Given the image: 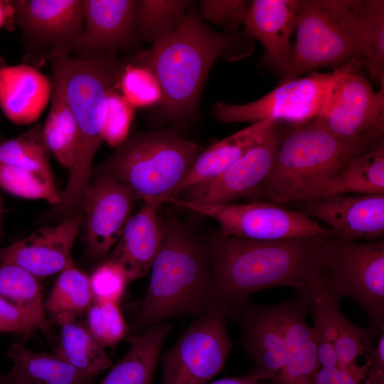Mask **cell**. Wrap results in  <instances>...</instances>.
Returning <instances> with one entry per match:
<instances>
[{
    "label": "cell",
    "mask_w": 384,
    "mask_h": 384,
    "mask_svg": "<svg viewBox=\"0 0 384 384\" xmlns=\"http://www.w3.org/2000/svg\"><path fill=\"white\" fill-rule=\"evenodd\" d=\"M301 212L327 223L338 238L372 241L384 236V194H335L300 201Z\"/></svg>",
    "instance_id": "17"
},
{
    "label": "cell",
    "mask_w": 384,
    "mask_h": 384,
    "mask_svg": "<svg viewBox=\"0 0 384 384\" xmlns=\"http://www.w3.org/2000/svg\"><path fill=\"white\" fill-rule=\"evenodd\" d=\"M201 151L196 142L175 128L129 134L92 174L124 183L144 203L158 209Z\"/></svg>",
    "instance_id": "6"
},
{
    "label": "cell",
    "mask_w": 384,
    "mask_h": 384,
    "mask_svg": "<svg viewBox=\"0 0 384 384\" xmlns=\"http://www.w3.org/2000/svg\"><path fill=\"white\" fill-rule=\"evenodd\" d=\"M296 29L291 62L279 84L317 68L334 70L348 62L362 67L335 0H297Z\"/></svg>",
    "instance_id": "8"
},
{
    "label": "cell",
    "mask_w": 384,
    "mask_h": 384,
    "mask_svg": "<svg viewBox=\"0 0 384 384\" xmlns=\"http://www.w3.org/2000/svg\"><path fill=\"white\" fill-rule=\"evenodd\" d=\"M348 18L362 67L384 87V1L348 0Z\"/></svg>",
    "instance_id": "26"
},
{
    "label": "cell",
    "mask_w": 384,
    "mask_h": 384,
    "mask_svg": "<svg viewBox=\"0 0 384 384\" xmlns=\"http://www.w3.org/2000/svg\"><path fill=\"white\" fill-rule=\"evenodd\" d=\"M49 153L41 124L14 138L0 141V163L31 171L53 181Z\"/></svg>",
    "instance_id": "33"
},
{
    "label": "cell",
    "mask_w": 384,
    "mask_h": 384,
    "mask_svg": "<svg viewBox=\"0 0 384 384\" xmlns=\"http://www.w3.org/2000/svg\"><path fill=\"white\" fill-rule=\"evenodd\" d=\"M251 3L245 0H201L199 13L203 18L221 26L227 33H234L240 25H244Z\"/></svg>",
    "instance_id": "41"
},
{
    "label": "cell",
    "mask_w": 384,
    "mask_h": 384,
    "mask_svg": "<svg viewBox=\"0 0 384 384\" xmlns=\"http://www.w3.org/2000/svg\"><path fill=\"white\" fill-rule=\"evenodd\" d=\"M359 68L348 62L334 70L314 125L343 138L384 133V87L375 92Z\"/></svg>",
    "instance_id": "12"
},
{
    "label": "cell",
    "mask_w": 384,
    "mask_h": 384,
    "mask_svg": "<svg viewBox=\"0 0 384 384\" xmlns=\"http://www.w3.org/2000/svg\"><path fill=\"white\" fill-rule=\"evenodd\" d=\"M210 384H260L251 373L243 376L223 378Z\"/></svg>",
    "instance_id": "47"
},
{
    "label": "cell",
    "mask_w": 384,
    "mask_h": 384,
    "mask_svg": "<svg viewBox=\"0 0 384 384\" xmlns=\"http://www.w3.org/2000/svg\"><path fill=\"white\" fill-rule=\"evenodd\" d=\"M0 384H24L20 378L15 373L13 370H10L9 373L1 375Z\"/></svg>",
    "instance_id": "48"
},
{
    "label": "cell",
    "mask_w": 384,
    "mask_h": 384,
    "mask_svg": "<svg viewBox=\"0 0 384 384\" xmlns=\"http://www.w3.org/2000/svg\"><path fill=\"white\" fill-rule=\"evenodd\" d=\"M284 129L279 122L260 143L223 173L193 185L177 198L200 204H225L243 198H255L271 170Z\"/></svg>",
    "instance_id": "14"
},
{
    "label": "cell",
    "mask_w": 384,
    "mask_h": 384,
    "mask_svg": "<svg viewBox=\"0 0 384 384\" xmlns=\"http://www.w3.org/2000/svg\"><path fill=\"white\" fill-rule=\"evenodd\" d=\"M136 197L128 186L105 175H96L90 183L82 203L90 257H102L116 245L133 215Z\"/></svg>",
    "instance_id": "15"
},
{
    "label": "cell",
    "mask_w": 384,
    "mask_h": 384,
    "mask_svg": "<svg viewBox=\"0 0 384 384\" xmlns=\"http://www.w3.org/2000/svg\"><path fill=\"white\" fill-rule=\"evenodd\" d=\"M83 14L84 26L73 58L99 59L139 43L137 0H83Z\"/></svg>",
    "instance_id": "16"
},
{
    "label": "cell",
    "mask_w": 384,
    "mask_h": 384,
    "mask_svg": "<svg viewBox=\"0 0 384 384\" xmlns=\"http://www.w3.org/2000/svg\"><path fill=\"white\" fill-rule=\"evenodd\" d=\"M51 80L53 89L49 112L43 125V139L49 152L70 171L78 150V126L58 83L52 77Z\"/></svg>",
    "instance_id": "29"
},
{
    "label": "cell",
    "mask_w": 384,
    "mask_h": 384,
    "mask_svg": "<svg viewBox=\"0 0 384 384\" xmlns=\"http://www.w3.org/2000/svg\"><path fill=\"white\" fill-rule=\"evenodd\" d=\"M86 312L87 329L102 346H113L125 336L127 326L117 302L94 299Z\"/></svg>",
    "instance_id": "38"
},
{
    "label": "cell",
    "mask_w": 384,
    "mask_h": 384,
    "mask_svg": "<svg viewBox=\"0 0 384 384\" xmlns=\"http://www.w3.org/2000/svg\"><path fill=\"white\" fill-rule=\"evenodd\" d=\"M133 113L134 107L117 88L111 90L107 100L103 142L114 148L120 144L129 135Z\"/></svg>",
    "instance_id": "40"
},
{
    "label": "cell",
    "mask_w": 384,
    "mask_h": 384,
    "mask_svg": "<svg viewBox=\"0 0 384 384\" xmlns=\"http://www.w3.org/2000/svg\"><path fill=\"white\" fill-rule=\"evenodd\" d=\"M286 343V361L279 384H316L320 368L318 338L306 321L307 307L299 300L277 306Z\"/></svg>",
    "instance_id": "22"
},
{
    "label": "cell",
    "mask_w": 384,
    "mask_h": 384,
    "mask_svg": "<svg viewBox=\"0 0 384 384\" xmlns=\"http://www.w3.org/2000/svg\"><path fill=\"white\" fill-rule=\"evenodd\" d=\"M297 0H254L241 33L257 40L264 48L260 64L280 76L292 55L290 39L296 29Z\"/></svg>",
    "instance_id": "19"
},
{
    "label": "cell",
    "mask_w": 384,
    "mask_h": 384,
    "mask_svg": "<svg viewBox=\"0 0 384 384\" xmlns=\"http://www.w3.org/2000/svg\"><path fill=\"white\" fill-rule=\"evenodd\" d=\"M242 331L241 343L255 363L251 374L258 380L279 384L286 361V343L277 306H250L235 311Z\"/></svg>",
    "instance_id": "20"
},
{
    "label": "cell",
    "mask_w": 384,
    "mask_h": 384,
    "mask_svg": "<svg viewBox=\"0 0 384 384\" xmlns=\"http://www.w3.org/2000/svg\"><path fill=\"white\" fill-rule=\"evenodd\" d=\"M117 90L134 107L159 104L161 92L159 84L146 68L121 60Z\"/></svg>",
    "instance_id": "37"
},
{
    "label": "cell",
    "mask_w": 384,
    "mask_h": 384,
    "mask_svg": "<svg viewBox=\"0 0 384 384\" xmlns=\"http://www.w3.org/2000/svg\"><path fill=\"white\" fill-rule=\"evenodd\" d=\"M191 3L186 0L137 1L138 42L154 44L167 37L178 28Z\"/></svg>",
    "instance_id": "34"
},
{
    "label": "cell",
    "mask_w": 384,
    "mask_h": 384,
    "mask_svg": "<svg viewBox=\"0 0 384 384\" xmlns=\"http://www.w3.org/2000/svg\"><path fill=\"white\" fill-rule=\"evenodd\" d=\"M82 217L38 228L27 237L0 247V262L16 265L37 279L61 272L74 265L72 248Z\"/></svg>",
    "instance_id": "18"
},
{
    "label": "cell",
    "mask_w": 384,
    "mask_h": 384,
    "mask_svg": "<svg viewBox=\"0 0 384 384\" xmlns=\"http://www.w3.org/2000/svg\"><path fill=\"white\" fill-rule=\"evenodd\" d=\"M38 279L16 265L0 262V297L20 307L45 315Z\"/></svg>",
    "instance_id": "35"
},
{
    "label": "cell",
    "mask_w": 384,
    "mask_h": 384,
    "mask_svg": "<svg viewBox=\"0 0 384 384\" xmlns=\"http://www.w3.org/2000/svg\"><path fill=\"white\" fill-rule=\"evenodd\" d=\"M244 36L213 30L190 9L173 33L125 59L146 68L156 80L164 118L174 126L186 125L198 116L200 96L215 61L223 55L239 59L250 53L239 48Z\"/></svg>",
    "instance_id": "2"
},
{
    "label": "cell",
    "mask_w": 384,
    "mask_h": 384,
    "mask_svg": "<svg viewBox=\"0 0 384 384\" xmlns=\"http://www.w3.org/2000/svg\"><path fill=\"white\" fill-rule=\"evenodd\" d=\"M324 286L356 301L370 317L369 328L384 329V238L344 240L327 234L320 250Z\"/></svg>",
    "instance_id": "7"
},
{
    "label": "cell",
    "mask_w": 384,
    "mask_h": 384,
    "mask_svg": "<svg viewBox=\"0 0 384 384\" xmlns=\"http://www.w3.org/2000/svg\"><path fill=\"white\" fill-rule=\"evenodd\" d=\"M93 299L89 277L73 265L60 272L44 308L61 325L76 321Z\"/></svg>",
    "instance_id": "31"
},
{
    "label": "cell",
    "mask_w": 384,
    "mask_h": 384,
    "mask_svg": "<svg viewBox=\"0 0 384 384\" xmlns=\"http://www.w3.org/2000/svg\"><path fill=\"white\" fill-rule=\"evenodd\" d=\"M380 331H375L369 327L360 328L343 316L334 343L337 366L350 369L358 368L356 359L361 356H367L376 334Z\"/></svg>",
    "instance_id": "39"
},
{
    "label": "cell",
    "mask_w": 384,
    "mask_h": 384,
    "mask_svg": "<svg viewBox=\"0 0 384 384\" xmlns=\"http://www.w3.org/2000/svg\"><path fill=\"white\" fill-rule=\"evenodd\" d=\"M228 318L215 306L190 324L162 356L163 384H207L221 370L233 346Z\"/></svg>",
    "instance_id": "10"
},
{
    "label": "cell",
    "mask_w": 384,
    "mask_h": 384,
    "mask_svg": "<svg viewBox=\"0 0 384 384\" xmlns=\"http://www.w3.org/2000/svg\"><path fill=\"white\" fill-rule=\"evenodd\" d=\"M1 217H2V201L0 197V232H1Z\"/></svg>",
    "instance_id": "49"
},
{
    "label": "cell",
    "mask_w": 384,
    "mask_h": 384,
    "mask_svg": "<svg viewBox=\"0 0 384 384\" xmlns=\"http://www.w3.org/2000/svg\"><path fill=\"white\" fill-rule=\"evenodd\" d=\"M341 193L384 194V139L353 157L338 174L303 193L295 201Z\"/></svg>",
    "instance_id": "25"
},
{
    "label": "cell",
    "mask_w": 384,
    "mask_h": 384,
    "mask_svg": "<svg viewBox=\"0 0 384 384\" xmlns=\"http://www.w3.org/2000/svg\"><path fill=\"white\" fill-rule=\"evenodd\" d=\"M260 384H262V383H260Z\"/></svg>",
    "instance_id": "50"
},
{
    "label": "cell",
    "mask_w": 384,
    "mask_h": 384,
    "mask_svg": "<svg viewBox=\"0 0 384 384\" xmlns=\"http://www.w3.org/2000/svg\"><path fill=\"white\" fill-rule=\"evenodd\" d=\"M300 299V298H299ZM309 309L318 338L317 356L323 368L337 366L334 343L343 314L341 297L323 286L300 299Z\"/></svg>",
    "instance_id": "32"
},
{
    "label": "cell",
    "mask_w": 384,
    "mask_h": 384,
    "mask_svg": "<svg viewBox=\"0 0 384 384\" xmlns=\"http://www.w3.org/2000/svg\"><path fill=\"white\" fill-rule=\"evenodd\" d=\"M46 315L16 306L0 297V332L21 333L46 326Z\"/></svg>",
    "instance_id": "43"
},
{
    "label": "cell",
    "mask_w": 384,
    "mask_h": 384,
    "mask_svg": "<svg viewBox=\"0 0 384 384\" xmlns=\"http://www.w3.org/2000/svg\"><path fill=\"white\" fill-rule=\"evenodd\" d=\"M89 280L95 299L117 303L129 284L124 269L110 259L95 268Z\"/></svg>",
    "instance_id": "42"
},
{
    "label": "cell",
    "mask_w": 384,
    "mask_h": 384,
    "mask_svg": "<svg viewBox=\"0 0 384 384\" xmlns=\"http://www.w3.org/2000/svg\"><path fill=\"white\" fill-rule=\"evenodd\" d=\"M14 14L12 0H0V28L14 25Z\"/></svg>",
    "instance_id": "46"
},
{
    "label": "cell",
    "mask_w": 384,
    "mask_h": 384,
    "mask_svg": "<svg viewBox=\"0 0 384 384\" xmlns=\"http://www.w3.org/2000/svg\"><path fill=\"white\" fill-rule=\"evenodd\" d=\"M52 89L51 78L35 66L0 65V109L15 124L35 122L50 102Z\"/></svg>",
    "instance_id": "21"
},
{
    "label": "cell",
    "mask_w": 384,
    "mask_h": 384,
    "mask_svg": "<svg viewBox=\"0 0 384 384\" xmlns=\"http://www.w3.org/2000/svg\"><path fill=\"white\" fill-rule=\"evenodd\" d=\"M14 25L38 68L50 56L71 57L84 26L83 0H12Z\"/></svg>",
    "instance_id": "11"
},
{
    "label": "cell",
    "mask_w": 384,
    "mask_h": 384,
    "mask_svg": "<svg viewBox=\"0 0 384 384\" xmlns=\"http://www.w3.org/2000/svg\"><path fill=\"white\" fill-rule=\"evenodd\" d=\"M8 356L11 369L24 384H94L95 376L80 372L55 354L33 351L21 343L11 344Z\"/></svg>",
    "instance_id": "28"
},
{
    "label": "cell",
    "mask_w": 384,
    "mask_h": 384,
    "mask_svg": "<svg viewBox=\"0 0 384 384\" xmlns=\"http://www.w3.org/2000/svg\"><path fill=\"white\" fill-rule=\"evenodd\" d=\"M384 139V133L343 138L311 121L284 127L270 173L255 198L279 204L294 201L311 188L341 171L356 156Z\"/></svg>",
    "instance_id": "5"
},
{
    "label": "cell",
    "mask_w": 384,
    "mask_h": 384,
    "mask_svg": "<svg viewBox=\"0 0 384 384\" xmlns=\"http://www.w3.org/2000/svg\"><path fill=\"white\" fill-rule=\"evenodd\" d=\"M366 356L364 369L367 384H383L384 382V330L375 340Z\"/></svg>",
    "instance_id": "45"
},
{
    "label": "cell",
    "mask_w": 384,
    "mask_h": 384,
    "mask_svg": "<svg viewBox=\"0 0 384 384\" xmlns=\"http://www.w3.org/2000/svg\"><path fill=\"white\" fill-rule=\"evenodd\" d=\"M60 340L55 355L80 372L96 377L113 363L102 346L76 321L60 325Z\"/></svg>",
    "instance_id": "30"
},
{
    "label": "cell",
    "mask_w": 384,
    "mask_h": 384,
    "mask_svg": "<svg viewBox=\"0 0 384 384\" xmlns=\"http://www.w3.org/2000/svg\"><path fill=\"white\" fill-rule=\"evenodd\" d=\"M170 204L209 217L228 236L257 240L303 238L332 233L301 211L263 201L247 203L200 204L179 198H166Z\"/></svg>",
    "instance_id": "9"
},
{
    "label": "cell",
    "mask_w": 384,
    "mask_h": 384,
    "mask_svg": "<svg viewBox=\"0 0 384 384\" xmlns=\"http://www.w3.org/2000/svg\"><path fill=\"white\" fill-rule=\"evenodd\" d=\"M171 330L164 321L131 336L126 354L98 384H152L163 343Z\"/></svg>",
    "instance_id": "27"
},
{
    "label": "cell",
    "mask_w": 384,
    "mask_h": 384,
    "mask_svg": "<svg viewBox=\"0 0 384 384\" xmlns=\"http://www.w3.org/2000/svg\"><path fill=\"white\" fill-rule=\"evenodd\" d=\"M316 384H367L366 373L362 366L356 369L321 367Z\"/></svg>",
    "instance_id": "44"
},
{
    "label": "cell",
    "mask_w": 384,
    "mask_h": 384,
    "mask_svg": "<svg viewBox=\"0 0 384 384\" xmlns=\"http://www.w3.org/2000/svg\"><path fill=\"white\" fill-rule=\"evenodd\" d=\"M164 234V219L157 208L144 203L129 219L109 258L121 265L129 283L150 271Z\"/></svg>",
    "instance_id": "23"
},
{
    "label": "cell",
    "mask_w": 384,
    "mask_h": 384,
    "mask_svg": "<svg viewBox=\"0 0 384 384\" xmlns=\"http://www.w3.org/2000/svg\"><path fill=\"white\" fill-rule=\"evenodd\" d=\"M279 122L265 119L252 123L201 151L183 180L168 198H177L193 185L223 173L250 149L260 143Z\"/></svg>",
    "instance_id": "24"
},
{
    "label": "cell",
    "mask_w": 384,
    "mask_h": 384,
    "mask_svg": "<svg viewBox=\"0 0 384 384\" xmlns=\"http://www.w3.org/2000/svg\"><path fill=\"white\" fill-rule=\"evenodd\" d=\"M0 187L20 198L42 199L57 206L61 199L54 181L31 171L0 163Z\"/></svg>",
    "instance_id": "36"
},
{
    "label": "cell",
    "mask_w": 384,
    "mask_h": 384,
    "mask_svg": "<svg viewBox=\"0 0 384 384\" xmlns=\"http://www.w3.org/2000/svg\"><path fill=\"white\" fill-rule=\"evenodd\" d=\"M326 235L257 240L213 233L205 243L215 305L230 317L260 290L286 286L304 298L323 287L320 250Z\"/></svg>",
    "instance_id": "1"
},
{
    "label": "cell",
    "mask_w": 384,
    "mask_h": 384,
    "mask_svg": "<svg viewBox=\"0 0 384 384\" xmlns=\"http://www.w3.org/2000/svg\"><path fill=\"white\" fill-rule=\"evenodd\" d=\"M335 75L331 73H311L279 85L263 97L245 104L218 102L213 115L225 123L250 122L265 119L286 121L296 125L314 119L323 105L328 87Z\"/></svg>",
    "instance_id": "13"
},
{
    "label": "cell",
    "mask_w": 384,
    "mask_h": 384,
    "mask_svg": "<svg viewBox=\"0 0 384 384\" xmlns=\"http://www.w3.org/2000/svg\"><path fill=\"white\" fill-rule=\"evenodd\" d=\"M164 226L162 245L136 321L140 332L178 315L201 316L215 306L205 242L175 217L164 218Z\"/></svg>",
    "instance_id": "3"
},
{
    "label": "cell",
    "mask_w": 384,
    "mask_h": 384,
    "mask_svg": "<svg viewBox=\"0 0 384 384\" xmlns=\"http://www.w3.org/2000/svg\"><path fill=\"white\" fill-rule=\"evenodd\" d=\"M47 62L78 129L74 165L55 208V214H69L82 204L90 184L92 162L103 142L107 97L117 87L122 63L117 54L90 60L50 56Z\"/></svg>",
    "instance_id": "4"
}]
</instances>
